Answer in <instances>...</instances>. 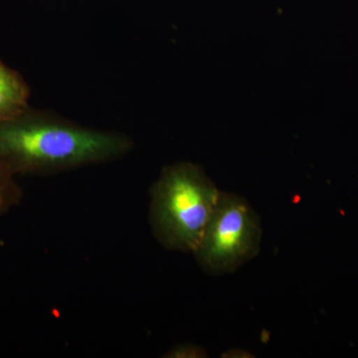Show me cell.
<instances>
[{
	"instance_id": "cell-1",
	"label": "cell",
	"mask_w": 358,
	"mask_h": 358,
	"mask_svg": "<svg viewBox=\"0 0 358 358\" xmlns=\"http://www.w3.org/2000/svg\"><path fill=\"white\" fill-rule=\"evenodd\" d=\"M134 145L127 134L88 128L31 107L0 122V159L15 176H51L115 162Z\"/></svg>"
},
{
	"instance_id": "cell-2",
	"label": "cell",
	"mask_w": 358,
	"mask_h": 358,
	"mask_svg": "<svg viewBox=\"0 0 358 358\" xmlns=\"http://www.w3.org/2000/svg\"><path fill=\"white\" fill-rule=\"evenodd\" d=\"M220 193L199 164L164 167L150 193V224L157 241L171 251L194 253Z\"/></svg>"
},
{
	"instance_id": "cell-3",
	"label": "cell",
	"mask_w": 358,
	"mask_h": 358,
	"mask_svg": "<svg viewBox=\"0 0 358 358\" xmlns=\"http://www.w3.org/2000/svg\"><path fill=\"white\" fill-rule=\"evenodd\" d=\"M260 218L243 197L221 192L199 246L197 262L206 272L220 275L236 270L260 250Z\"/></svg>"
},
{
	"instance_id": "cell-4",
	"label": "cell",
	"mask_w": 358,
	"mask_h": 358,
	"mask_svg": "<svg viewBox=\"0 0 358 358\" xmlns=\"http://www.w3.org/2000/svg\"><path fill=\"white\" fill-rule=\"evenodd\" d=\"M29 99L30 87L24 78L0 59V122L30 107Z\"/></svg>"
},
{
	"instance_id": "cell-5",
	"label": "cell",
	"mask_w": 358,
	"mask_h": 358,
	"mask_svg": "<svg viewBox=\"0 0 358 358\" xmlns=\"http://www.w3.org/2000/svg\"><path fill=\"white\" fill-rule=\"evenodd\" d=\"M22 192L16 182L15 176L0 159V215L20 203Z\"/></svg>"
},
{
	"instance_id": "cell-6",
	"label": "cell",
	"mask_w": 358,
	"mask_h": 358,
	"mask_svg": "<svg viewBox=\"0 0 358 358\" xmlns=\"http://www.w3.org/2000/svg\"><path fill=\"white\" fill-rule=\"evenodd\" d=\"M174 358H199L206 357V352L201 348L193 345H183L173 348L166 355Z\"/></svg>"
}]
</instances>
